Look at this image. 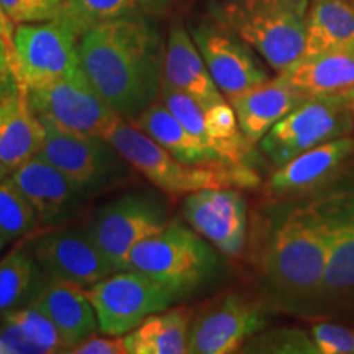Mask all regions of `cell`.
Masks as SVG:
<instances>
[{"label": "cell", "instance_id": "obj_1", "mask_svg": "<svg viewBox=\"0 0 354 354\" xmlns=\"http://www.w3.org/2000/svg\"><path fill=\"white\" fill-rule=\"evenodd\" d=\"M256 256L259 292L274 312L320 320V294L333 220L317 194L277 201Z\"/></svg>", "mask_w": 354, "mask_h": 354}, {"label": "cell", "instance_id": "obj_2", "mask_svg": "<svg viewBox=\"0 0 354 354\" xmlns=\"http://www.w3.org/2000/svg\"><path fill=\"white\" fill-rule=\"evenodd\" d=\"M77 48L84 76L123 120H135L159 99L166 43L151 15L102 24Z\"/></svg>", "mask_w": 354, "mask_h": 354}, {"label": "cell", "instance_id": "obj_3", "mask_svg": "<svg viewBox=\"0 0 354 354\" xmlns=\"http://www.w3.org/2000/svg\"><path fill=\"white\" fill-rule=\"evenodd\" d=\"M308 0H209L207 15L282 74L302 56Z\"/></svg>", "mask_w": 354, "mask_h": 354}, {"label": "cell", "instance_id": "obj_4", "mask_svg": "<svg viewBox=\"0 0 354 354\" xmlns=\"http://www.w3.org/2000/svg\"><path fill=\"white\" fill-rule=\"evenodd\" d=\"M125 269L146 274L184 299L218 282L225 263L220 251L190 225L171 220L133 248Z\"/></svg>", "mask_w": 354, "mask_h": 354}, {"label": "cell", "instance_id": "obj_5", "mask_svg": "<svg viewBox=\"0 0 354 354\" xmlns=\"http://www.w3.org/2000/svg\"><path fill=\"white\" fill-rule=\"evenodd\" d=\"M107 140L138 174L167 197H183L202 189H254L259 185V174L253 166L187 165L127 120L118 123Z\"/></svg>", "mask_w": 354, "mask_h": 354}, {"label": "cell", "instance_id": "obj_6", "mask_svg": "<svg viewBox=\"0 0 354 354\" xmlns=\"http://www.w3.org/2000/svg\"><path fill=\"white\" fill-rule=\"evenodd\" d=\"M46 136L38 154L68 176L87 197L136 183V172L107 138L79 135L41 120Z\"/></svg>", "mask_w": 354, "mask_h": 354}, {"label": "cell", "instance_id": "obj_7", "mask_svg": "<svg viewBox=\"0 0 354 354\" xmlns=\"http://www.w3.org/2000/svg\"><path fill=\"white\" fill-rule=\"evenodd\" d=\"M353 102L354 88L308 97L266 133L258 143L259 151L272 166L281 167L308 149L351 136Z\"/></svg>", "mask_w": 354, "mask_h": 354}, {"label": "cell", "instance_id": "obj_8", "mask_svg": "<svg viewBox=\"0 0 354 354\" xmlns=\"http://www.w3.org/2000/svg\"><path fill=\"white\" fill-rule=\"evenodd\" d=\"M333 220L320 294V320L354 315V169L317 190Z\"/></svg>", "mask_w": 354, "mask_h": 354}, {"label": "cell", "instance_id": "obj_9", "mask_svg": "<svg viewBox=\"0 0 354 354\" xmlns=\"http://www.w3.org/2000/svg\"><path fill=\"white\" fill-rule=\"evenodd\" d=\"M169 221L161 190L133 189L102 205L87 227L100 250L122 271L133 248L161 232Z\"/></svg>", "mask_w": 354, "mask_h": 354}, {"label": "cell", "instance_id": "obj_10", "mask_svg": "<svg viewBox=\"0 0 354 354\" xmlns=\"http://www.w3.org/2000/svg\"><path fill=\"white\" fill-rule=\"evenodd\" d=\"M79 38L55 19L13 30L10 63L24 91L51 86L81 69Z\"/></svg>", "mask_w": 354, "mask_h": 354}, {"label": "cell", "instance_id": "obj_11", "mask_svg": "<svg viewBox=\"0 0 354 354\" xmlns=\"http://www.w3.org/2000/svg\"><path fill=\"white\" fill-rule=\"evenodd\" d=\"M271 308L261 297L228 290L194 313L189 330V353L230 354L241 351L251 336L269 325Z\"/></svg>", "mask_w": 354, "mask_h": 354}, {"label": "cell", "instance_id": "obj_12", "mask_svg": "<svg viewBox=\"0 0 354 354\" xmlns=\"http://www.w3.org/2000/svg\"><path fill=\"white\" fill-rule=\"evenodd\" d=\"M86 294L95 308L99 331L113 336L130 333L149 315L180 300L169 287L130 269L110 274L87 287Z\"/></svg>", "mask_w": 354, "mask_h": 354}, {"label": "cell", "instance_id": "obj_13", "mask_svg": "<svg viewBox=\"0 0 354 354\" xmlns=\"http://www.w3.org/2000/svg\"><path fill=\"white\" fill-rule=\"evenodd\" d=\"M39 120L63 130L109 138L123 118L91 86L82 69L51 86L26 92Z\"/></svg>", "mask_w": 354, "mask_h": 354}, {"label": "cell", "instance_id": "obj_14", "mask_svg": "<svg viewBox=\"0 0 354 354\" xmlns=\"http://www.w3.org/2000/svg\"><path fill=\"white\" fill-rule=\"evenodd\" d=\"M212 77L228 102L271 79L263 57L210 15L189 28Z\"/></svg>", "mask_w": 354, "mask_h": 354}, {"label": "cell", "instance_id": "obj_15", "mask_svg": "<svg viewBox=\"0 0 354 354\" xmlns=\"http://www.w3.org/2000/svg\"><path fill=\"white\" fill-rule=\"evenodd\" d=\"M32 253L44 277L84 289L118 271L88 227L48 228L33 240Z\"/></svg>", "mask_w": 354, "mask_h": 354}, {"label": "cell", "instance_id": "obj_16", "mask_svg": "<svg viewBox=\"0 0 354 354\" xmlns=\"http://www.w3.org/2000/svg\"><path fill=\"white\" fill-rule=\"evenodd\" d=\"M185 223L212 243L225 258H240L246 246L248 205L241 189L216 187L187 194Z\"/></svg>", "mask_w": 354, "mask_h": 354}, {"label": "cell", "instance_id": "obj_17", "mask_svg": "<svg viewBox=\"0 0 354 354\" xmlns=\"http://www.w3.org/2000/svg\"><path fill=\"white\" fill-rule=\"evenodd\" d=\"M10 177L32 203L41 228L73 223L92 201L68 176L39 154L13 171Z\"/></svg>", "mask_w": 354, "mask_h": 354}, {"label": "cell", "instance_id": "obj_18", "mask_svg": "<svg viewBox=\"0 0 354 354\" xmlns=\"http://www.w3.org/2000/svg\"><path fill=\"white\" fill-rule=\"evenodd\" d=\"M353 161V136L331 140L299 154L284 166L276 167L271 179L268 180L266 190L276 201L305 197L351 169Z\"/></svg>", "mask_w": 354, "mask_h": 354}, {"label": "cell", "instance_id": "obj_19", "mask_svg": "<svg viewBox=\"0 0 354 354\" xmlns=\"http://www.w3.org/2000/svg\"><path fill=\"white\" fill-rule=\"evenodd\" d=\"M308 94L295 87L282 74L259 84L230 100L238 123L248 141L258 145L271 128L286 115L308 99Z\"/></svg>", "mask_w": 354, "mask_h": 354}, {"label": "cell", "instance_id": "obj_20", "mask_svg": "<svg viewBox=\"0 0 354 354\" xmlns=\"http://www.w3.org/2000/svg\"><path fill=\"white\" fill-rule=\"evenodd\" d=\"M162 82L192 97L203 110L227 100L212 77L192 35L180 21L172 24L167 35Z\"/></svg>", "mask_w": 354, "mask_h": 354}, {"label": "cell", "instance_id": "obj_21", "mask_svg": "<svg viewBox=\"0 0 354 354\" xmlns=\"http://www.w3.org/2000/svg\"><path fill=\"white\" fill-rule=\"evenodd\" d=\"M30 305L55 323L68 346V353L99 331L95 308L81 286L44 277L43 286Z\"/></svg>", "mask_w": 354, "mask_h": 354}, {"label": "cell", "instance_id": "obj_22", "mask_svg": "<svg viewBox=\"0 0 354 354\" xmlns=\"http://www.w3.org/2000/svg\"><path fill=\"white\" fill-rule=\"evenodd\" d=\"M44 136L26 91L20 87L0 102V165L8 176L41 151Z\"/></svg>", "mask_w": 354, "mask_h": 354}, {"label": "cell", "instance_id": "obj_23", "mask_svg": "<svg viewBox=\"0 0 354 354\" xmlns=\"http://www.w3.org/2000/svg\"><path fill=\"white\" fill-rule=\"evenodd\" d=\"M130 123L162 146L167 153L187 165L236 166L225 162L214 148L194 136L159 100L149 105Z\"/></svg>", "mask_w": 354, "mask_h": 354}, {"label": "cell", "instance_id": "obj_24", "mask_svg": "<svg viewBox=\"0 0 354 354\" xmlns=\"http://www.w3.org/2000/svg\"><path fill=\"white\" fill-rule=\"evenodd\" d=\"M194 310L184 305L153 313L123 335L128 354H184L189 353V330Z\"/></svg>", "mask_w": 354, "mask_h": 354}, {"label": "cell", "instance_id": "obj_25", "mask_svg": "<svg viewBox=\"0 0 354 354\" xmlns=\"http://www.w3.org/2000/svg\"><path fill=\"white\" fill-rule=\"evenodd\" d=\"M354 48V6L349 0H308L302 56Z\"/></svg>", "mask_w": 354, "mask_h": 354}, {"label": "cell", "instance_id": "obj_26", "mask_svg": "<svg viewBox=\"0 0 354 354\" xmlns=\"http://www.w3.org/2000/svg\"><path fill=\"white\" fill-rule=\"evenodd\" d=\"M282 76L308 95L354 88V48L300 56Z\"/></svg>", "mask_w": 354, "mask_h": 354}, {"label": "cell", "instance_id": "obj_27", "mask_svg": "<svg viewBox=\"0 0 354 354\" xmlns=\"http://www.w3.org/2000/svg\"><path fill=\"white\" fill-rule=\"evenodd\" d=\"M0 343L7 354L68 353L55 323L32 305L3 313Z\"/></svg>", "mask_w": 354, "mask_h": 354}, {"label": "cell", "instance_id": "obj_28", "mask_svg": "<svg viewBox=\"0 0 354 354\" xmlns=\"http://www.w3.org/2000/svg\"><path fill=\"white\" fill-rule=\"evenodd\" d=\"M131 15H154L149 0H63L55 20L81 38L88 30Z\"/></svg>", "mask_w": 354, "mask_h": 354}, {"label": "cell", "instance_id": "obj_29", "mask_svg": "<svg viewBox=\"0 0 354 354\" xmlns=\"http://www.w3.org/2000/svg\"><path fill=\"white\" fill-rule=\"evenodd\" d=\"M43 282L44 276L33 253L17 246L0 261V312L28 307Z\"/></svg>", "mask_w": 354, "mask_h": 354}, {"label": "cell", "instance_id": "obj_30", "mask_svg": "<svg viewBox=\"0 0 354 354\" xmlns=\"http://www.w3.org/2000/svg\"><path fill=\"white\" fill-rule=\"evenodd\" d=\"M41 228L37 212L8 176L0 183V236L6 241L24 238Z\"/></svg>", "mask_w": 354, "mask_h": 354}, {"label": "cell", "instance_id": "obj_31", "mask_svg": "<svg viewBox=\"0 0 354 354\" xmlns=\"http://www.w3.org/2000/svg\"><path fill=\"white\" fill-rule=\"evenodd\" d=\"M243 353H284L318 354L308 331L299 328H279L251 336L241 348Z\"/></svg>", "mask_w": 354, "mask_h": 354}, {"label": "cell", "instance_id": "obj_32", "mask_svg": "<svg viewBox=\"0 0 354 354\" xmlns=\"http://www.w3.org/2000/svg\"><path fill=\"white\" fill-rule=\"evenodd\" d=\"M318 354H354V330L323 318L310 328Z\"/></svg>", "mask_w": 354, "mask_h": 354}, {"label": "cell", "instance_id": "obj_33", "mask_svg": "<svg viewBox=\"0 0 354 354\" xmlns=\"http://www.w3.org/2000/svg\"><path fill=\"white\" fill-rule=\"evenodd\" d=\"M63 0H0V7L13 25L38 24L55 19Z\"/></svg>", "mask_w": 354, "mask_h": 354}, {"label": "cell", "instance_id": "obj_34", "mask_svg": "<svg viewBox=\"0 0 354 354\" xmlns=\"http://www.w3.org/2000/svg\"><path fill=\"white\" fill-rule=\"evenodd\" d=\"M74 354H128L123 336L92 335L71 349Z\"/></svg>", "mask_w": 354, "mask_h": 354}, {"label": "cell", "instance_id": "obj_35", "mask_svg": "<svg viewBox=\"0 0 354 354\" xmlns=\"http://www.w3.org/2000/svg\"><path fill=\"white\" fill-rule=\"evenodd\" d=\"M19 88L20 84L10 63V48L6 43H0V102Z\"/></svg>", "mask_w": 354, "mask_h": 354}, {"label": "cell", "instance_id": "obj_36", "mask_svg": "<svg viewBox=\"0 0 354 354\" xmlns=\"http://www.w3.org/2000/svg\"><path fill=\"white\" fill-rule=\"evenodd\" d=\"M13 30H15V25H13L12 21L7 19V15L3 13L2 7H0V37L6 39V43L8 44V48H10V50H12Z\"/></svg>", "mask_w": 354, "mask_h": 354}, {"label": "cell", "instance_id": "obj_37", "mask_svg": "<svg viewBox=\"0 0 354 354\" xmlns=\"http://www.w3.org/2000/svg\"><path fill=\"white\" fill-rule=\"evenodd\" d=\"M149 2H151L153 13H154V15H158V13L166 12V8L169 7L171 0H149Z\"/></svg>", "mask_w": 354, "mask_h": 354}, {"label": "cell", "instance_id": "obj_38", "mask_svg": "<svg viewBox=\"0 0 354 354\" xmlns=\"http://www.w3.org/2000/svg\"><path fill=\"white\" fill-rule=\"evenodd\" d=\"M6 177H8V172L6 171V167L0 165V183H2V180L6 179Z\"/></svg>", "mask_w": 354, "mask_h": 354}, {"label": "cell", "instance_id": "obj_39", "mask_svg": "<svg viewBox=\"0 0 354 354\" xmlns=\"http://www.w3.org/2000/svg\"><path fill=\"white\" fill-rule=\"evenodd\" d=\"M351 122H353V135H354V102L351 105Z\"/></svg>", "mask_w": 354, "mask_h": 354}, {"label": "cell", "instance_id": "obj_40", "mask_svg": "<svg viewBox=\"0 0 354 354\" xmlns=\"http://www.w3.org/2000/svg\"><path fill=\"white\" fill-rule=\"evenodd\" d=\"M6 240H3V238L2 236H0V250H2V248H3V245H6Z\"/></svg>", "mask_w": 354, "mask_h": 354}, {"label": "cell", "instance_id": "obj_41", "mask_svg": "<svg viewBox=\"0 0 354 354\" xmlns=\"http://www.w3.org/2000/svg\"><path fill=\"white\" fill-rule=\"evenodd\" d=\"M0 354H7V353H6V348H3L2 343H0Z\"/></svg>", "mask_w": 354, "mask_h": 354}, {"label": "cell", "instance_id": "obj_42", "mask_svg": "<svg viewBox=\"0 0 354 354\" xmlns=\"http://www.w3.org/2000/svg\"><path fill=\"white\" fill-rule=\"evenodd\" d=\"M0 43H6V39H3L2 37H0ZM7 44V43H6ZM7 46H8V44H7Z\"/></svg>", "mask_w": 354, "mask_h": 354}, {"label": "cell", "instance_id": "obj_43", "mask_svg": "<svg viewBox=\"0 0 354 354\" xmlns=\"http://www.w3.org/2000/svg\"><path fill=\"white\" fill-rule=\"evenodd\" d=\"M349 2H351V3H353V6H354V0H349Z\"/></svg>", "mask_w": 354, "mask_h": 354}]
</instances>
